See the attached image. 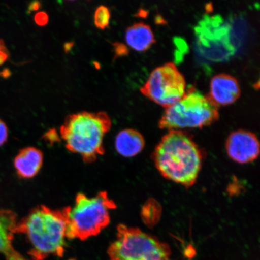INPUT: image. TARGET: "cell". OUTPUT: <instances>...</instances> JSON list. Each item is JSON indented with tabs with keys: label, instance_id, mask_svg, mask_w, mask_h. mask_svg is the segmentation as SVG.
<instances>
[{
	"label": "cell",
	"instance_id": "obj_6",
	"mask_svg": "<svg viewBox=\"0 0 260 260\" xmlns=\"http://www.w3.org/2000/svg\"><path fill=\"white\" fill-rule=\"evenodd\" d=\"M110 260H172L168 244L138 228L119 224L116 239L107 249Z\"/></svg>",
	"mask_w": 260,
	"mask_h": 260
},
{
	"label": "cell",
	"instance_id": "obj_2",
	"mask_svg": "<svg viewBox=\"0 0 260 260\" xmlns=\"http://www.w3.org/2000/svg\"><path fill=\"white\" fill-rule=\"evenodd\" d=\"M66 232L63 209L53 210L44 205L32 209L16 228V234L25 235L30 243L28 253L32 260H44L50 255L62 257Z\"/></svg>",
	"mask_w": 260,
	"mask_h": 260
},
{
	"label": "cell",
	"instance_id": "obj_22",
	"mask_svg": "<svg viewBox=\"0 0 260 260\" xmlns=\"http://www.w3.org/2000/svg\"><path fill=\"white\" fill-rule=\"evenodd\" d=\"M71 44H72V43H68L67 47H64L65 50H67L68 51H69L71 48H72V47H70V45H71Z\"/></svg>",
	"mask_w": 260,
	"mask_h": 260
},
{
	"label": "cell",
	"instance_id": "obj_17",
	"mask_svg": "<svg viewBox=\"0 0 260 260\" xmlns=\"http://www.w3.org/2000/svg\"><path fill=\"white\" fill-rule=\"evenodd\" d=\"M48 15L47 13L40 12L35 16V21L36 24L40 26L47 25L48 22Z\"/></svg>",
	"mask_w": 260,
	"mask_h": 260
},
{
	"label": "cell",
	"instance_id": "obj_18",
	"mask_svg": "<svg viewBox=\"0 0 260 260\" xmlns=\"http://www.w3.org/2000/svg\"><path fill=\"white\" fill-rule=\"evenodd\" d=\"M41 7V4L40 2L34 1L30 3L28 6V11L31 12L32 11H37Z\"/></svg>",
	"mask_w": 260,
	"mask_h": 260
},
{
	"label": "cell",
	"instance_id": "obj_11",
	"mask_svg": "<svg viewBox=\"0 0 260 260\" xmlns=\"http://www.w3.org/2000/svg\"><path fill=\"white\" fill-rule=\"evenodd\" d=\"M43 161V152L40 149L30 146L19 151L14 164L19 177L30 179L40 172Z\"/></svg>",
	"mask_w": 260,
	"mask_h": 260
},
{
	"label": "cell",
	"instance_id": "obj_7",
	"mask_svg": "<svg viewBox=\"0 0 260 260\" xmlns=\"http://www.w3.org/2000/svg\"><path fill=\"white\" fill-rule=\"evenodd\" d=\"M184 77L173 63H167L152 71L141 92L156 103L167 107L186 92Z\"/></svg>",
	"mask_w": 260,
	"mask_h": 260
},
{
	"label": "cell",
	"instance_id": "obj_8",
	"mask_svg": "<svg viewBox=\"0 0 260 260\" xmlns=\"http://www.w3.org/2000/svg\"><path fill=\"white\" fill-rule=\"evenodd\" d=\"M226 150L233 160L240 164H248L256 160L259 155L258 140L252 132L237 130L228 138Z\"/></svg>",
	"mask_w": 260,
	"mask_h": 260
},
{
	"label": "cell",
	"instance_id": "obj_5",
	"mask_svg": "<svg viewBox=\"0 0 260 260\" xmlns=\"http://www.w3.org/2000/svg\"><path fill=\"white\" fill-rule=\"evenodd\" d=\"M219 107L208 95L191 87L181 99L166 107L159 121L161 129L201 128L217 121Z\"/></svg>",
	"mask_w": 260,
	"mask_h": 260
},
{
	"label": "cell",
	"instance_id": "obj_4",
	"mask_svg": "<svg viewBox=\"0 0 260 260\" xmlns=\"http://www.w3.org/2000/svg\"><path fill=\"white\" fill-rule=\"evenodd\" d=\"M116 207L106 191L93 197L78 193L73 206L63 209L67 220V238L84 241L99 235L109 225L110 211Z\"/></svg>",
	"mask_w": 260,
	"mask_h": 260
},
{
	"label": "cell",
	"instance_id": "obj_15",
	"mask_svg": "<svg viewBox=\"0 0 260 260\" xmlns=\"http://www.w3.org/2000/svg\"><path fill=\"white\" fill-rule=\"evenodd\" d=\"M8 138V128L6 123L0 119V147L6 144Z\"/></svg>",
	"mask_w": 260,
	"mask_h": 260
},
{
	"label": "cell",
	"instance_id": "obj_19",
	"mask_svg": "<svg viewBox=\"0 0 260 260\" xmlns=\"http://www.w3.org/2000/svg\"><path fill=\"white\" fill-rule=\"evenodd\" d=\"M9 54L8 51H0V65L5 63V61L8 59Z\"/></svg>",
	"mask_w": 260,
	"mask_h": 260
},
{
	"label": "cell",
	"instance_id": "obj_9",
	"mask_svg": "<svg viewBox=\"0 0 260 260\" xmlns=\"http://www.w3.org/2000/svg\"><path fill=\"white\" fill-rule=\"evenodd\" d=\"M240 95L239 81L227 74L215 75L211 79L208 96L217 106L230 105Z\"/></svg>",
	"mask_w": 260,
	"mask_h": 260
},
{
	"label": "cell",
	"instance_id": "obj_20",
	"mask_svg": "<svg viewBox=\"0 0 260 260\" xmlns=\"http://www.w3.org/2000/svg\"><path fill=\"white\" fill-rule=\"evenodd\" d=\"M8 51V50L6 47L5 42L2 40H0V51Z\"/></svg>",
	"mask_w": 260,
	"mask_h": 260
},
{
	"label": "cell",
	"instance_id": "obj_1",
	"mask_svg": "<svg viewBox=\"0 0 260 260\" xmlns=\"http://www.w3.org/2000/svg\"><path fill=\"white\" fill-rule=\"evenodd\" d=\"M156 168L162 177L184 187L196 183L202 167L203 155L189 135L170 130L156 146L153 154Z\"/></svg>",
	"mask_w": 260,
	"mask_h": 260
},
{
	"label": "cell",
	"instance_id": "obj_13",
	"mask_svg": "<svg viewBox=\"0 0 260 260\" xmlns=\"http://www.w3.org/2000/svg\"><path fill=\"white\" fill-rule=\"evenodd\" d=\"M125 40L133 50L144 51L154 43L155 36L150 26L139 22L126 28Z\"/></svg>",
	"mask_w": 260,
	"mask_h": 260
},
{
	"label": "cell",
	"instance_id": "obj_14",
	"mask_svg": "<svg viewBox=\"0 0 260 260\" xmlns=\"http://www.w3.org/2000/svg\"><path fill=\"white\" fill-rule=\"evenodd\" d=\"M110 19L109 9L105 6H100L94 15V23L98 28L104 30L109 27Z\"/></svg>",
	"mask_w": 260,
	"mask_h": 260
},
{
	"label": "cell",
	"instance_id": "obj_10",
	"mask_svg": "<svg viewBox=\"0 0 260 260\" xmlns=\"http://www.w3.org/2000/svg\"><path fill=\"white\" fill-rule=\"evenodd\" d=\"M18 220L16 214L11 210L0 208V253L6 260H29L13 246Z\"/></svg>",
	"mask_w": 260,
	"mask_h": 260
},
{
	"label": "cell",
	"instance_id": "obj_16",
	"mask_svg": "<svg viewBox=\"0 0 260 260\" xmlns=\"http://www.w3.org/2000/svg\"><path fill=\"white\" fill-rule=\"evenodd\" d=\"M113 45L114 53H115V57L114 58L125 56V55L128 53L127 48L122 44L115 43Z\"/></svg>",
	"mask_w": 260,
	"mask_h": 260
},
{
	"label": "cell",
	"instance_id": "obj_3",
	"mask_svg": "<svg viewBox=\"0 0 260 260\" xmlns=\"http://www.w3.org/2000/svg\"><path fill=\"white\" fill-rule=\"evenodd\" d=\"M111 126V119L106 112H83L68 115L60 135L68 151L92 164L105 154L104 138Z\"/></svg>",
	"mask_w": 260,
	"mask_h": 260
},
{
	"label": "cell",
	"instance_id": "obj_21",
	"mask_svg": "<svg viewBox=\"0 0 260 260\" xmlns=\"http://www.w3.org/2000/svg\"><path fill=\"white\" fill-rule=\"evenodd\" d=\"M9 71L8 70H5L4 71H3V72H2V74H3V77H9Z\"/></svg>",
	"mask_w": 260,
	"mask_h": 260
},
{
	"label": "cell",
	"instance_id": "obj_12",
	"mask_svg": "<svg viewBox=\"0 0 260 260\" xmlns=\"http://www.w3.org/2000/svg\"><path fill=\"white\" fill-rule=\"evenodd\" d=\"M115 145L119 155L130 158L137 155L144 149L145 142L141 133L128 128L122 130L117 135Z\"/></svg>",
	"mask_w": 260,
	"mask_h": 260
}]
</instances>
